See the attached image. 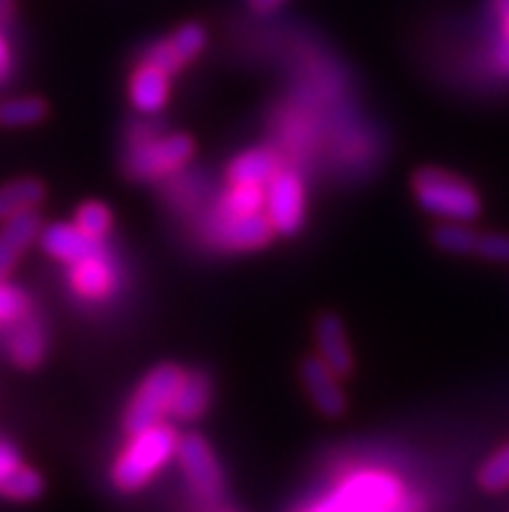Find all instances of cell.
Returning a JSON list of instances; mask_svg holds the SVG:
<instances>
[{
	"label": "cell",
	"instance_id": "cell-30",
	"mask_svg": "<svg viewBox=\"0 0 509 512\" xmlns=\"http://www.w3.org/2000/svg\"><path fill=\"white\" fill-rule=\"evenodd\" d=\"M16 466H19V453L8 442H0V481L6 479Z\"/></svg>",
	"mask_w": 509,
	"mask_h": 512
},
{
	"label": "cell",
	"instance_id": "cell-29",
	"mask_svg": "<svg viewBox=\"0 0 509 512\" xmlns=\"http://www.w3.org/2000/svg\"><path fill=\"white\" fill-rule=\"evenodd\" d=\"M491 11L502 21V42L497 47V68L509 76V0H491Z\"/></svg>",
	"mask_w": 509,
	"mask_h": 512
},
{
	"label": "cell",
	"instance_id": "cell-34",
	"mask_svg": "<svg viewBox=\"0 0 509 512\" xmlns=\"http://www.w3.org/2000/svg\"><path fill=\"white\" fill-rule=\"evenodd\" d=\"M13 11H16V3H13V0H0V21L11 19Z\"/></svg>",
	"mask_w": 509,
	"mask_h": 512
},
{
	"label": "cell",
	"instance_id": "cell-31",
	"mask_svg": "<svg viewBox=\"0 0 509 512\" xmlns=\"http://www.w3.org/2000/svg\"><path fill=\"white\" fill-rule=\"evenodd\" d=\"M11 78V47H8V39L0 32V86L6 84Z\"/></svg>",
	"mask_w": 509,
	"mask_h": 512
},
{
	"label": "cell",
	"instance_id": "cell-4",
	"mask_svg": "<svg viewBox=\"0 0 509 512\" xmlns=\"http://www.w3.org/2000/svg\"><path fill=\"white\" fill-rule=\"evenodd\" d=\"M193 151V138L185 136V133L149 138V141H141L133 146L125 169H128V177H133V180H154V177L169 175V172L190 162Z\"/></svg>",
	"mask_w": 509,
	"mask_h": 512
},
{
	"label": "cell",
	"instance_id": "cell-16",
	"mask_svg": "<svg viewBox=\"0 0 509 512\" xmlns=\"http://www.w3.org/2000/svg\"><path fill=\"white\" fill-rule=\"evenodd\" d=\"M278 175V162L271 151L252 149L239 154L229 169L226 177L232 185H268Z\"/></svg>",
	"mask_w": 509,
	"mask_h": 512
},
{
	"label": "cell",
	"instance_id": "cell-14",
	"mask_svg": "<svg viewBox=\"0 0 509 512\" xmlns=\"http://www.w3.org/2000/svg\"><path fill=\"white\" fill-rule=\"evenodd\" d=\"M208 406H211V380L206 372H190V375L185 372V380L174 396L169 414L180 422H198Z\"/></svg>",
	"mask_w": 509,
	"mask_h": 512
},
{
	"label": "cell",
	"instance_id": "cell-28",
	"mask_svg": "<svg viewBox=\"0 0 509 512\" xmlns=\"http://www.w3.org/2000/svg\"><path fill=\"white\" fill-rule=\"evenodd\" d=\"M476 255L491 263H509V234H478Z\"/></svg>",
	"mask_w": 509,
	"mask_h": 512
},
{
	"label": "cell",
	"instance_id": "cell-19",
	"mask_svg": "<svg viewBox=\"0 0 509 512\" xmlns=\"http://www.w3.org/2000/svg\"><path fill=\"white\" fill-rule=\"evenodd\" d=\"M47 117V102L39 97H13L0 102V125L29 128Z\"/></svg>",
	"mask_w": 509,
	"mask_h": 512
},
{
	"label": "cell",
	"instance_id": "cell-12",
	"mask_svg": "<svg viewBox=\"0 0 509 512\" xmlns=\"http://www.w3.org/2000/svg\"><path fill=\"white\" fill-rule=\"evenodd\" d=\"M315 338L320 346V359L328 364L338 377H348L354 372V354L346 341V331L338 315L325 312L315 323Z\"/></svg>",
	"mask_w": 509,
	"mask_h": 512
},
{
	"label": "cell",
	"instance_id": "cell-1",
	"mask_svg": "<svg viewBox=\"0 0 509 512\" xmlns=\"http://www.w3.org/2000/svg\"><path fill=\"white\" fill-rule=\"evenodd\" d=\"M177 445H180L177 432L162 422L133 435L130 445L123 450V455L117 458L115 468H112L115 487L123 489V492L141 489L172 455H177Z\"/></svg>",
	"mask_w": 509,
	"mask_h": 512
},
{
	"label": "cell",
	"instance_id": "cell-26",
	"mask_svg": "<svg viewBox=\"0 0 509 512\" xmlns=\"http://www.w3.org/2000/svg\"><path fill=\"white\" fill-rule=\"evenodd\" d=\"M29 310V299L21 289L0 281V323H16V320L26 318Z\"/></svg>",
	"mask_w": 509,
	"mask_h": 512
},
{
	"label": "cell",
	"instance_id": "cell-32",
	"mask_svg": "<svg viewBox=\"0 0 509 512\" xmlns=\"http://www.w3.org/2000/svg\"><path fill=\"white\" fill-rule=\"evenodd\" d=\"M312 512H343V507H341V502L336 500V494H333V497H328L323 505H317Z\"/></svg>",
	"mask_w": 509,
	"mask_h": 512
},
{
	"label": "cell",
	"instance_id": "cell-9",
	"mask_svg": "<svg viewBox=\"0 0 509 512\" xmlns=\"http://www.w3.org/2000/svg\"><path fill=\"white\" fill-rule=\"evenodd\" d=\"M39 245L47 255L63 263H78V260L91 258V255H102L104 250L102 240H91L89 234H84L76 224H50V227L39 229Z\"/></svg>",
	"mask_w": 509,
	"mask_h": 512
},
{
	"label": "cell",
	"instance_id": "cell-25",
	"mask_svg": "<svg viewBox=\"0 0 509 512\" xmlns=\"http://www.w3.org/2000/svg\"><path fill=\"white\" fill-rule=\"evenodd\" d=\"M206 29L200 24H195V21H190V24H182L177 32L169 37V42H172V47L177 50V55H180L185 63H190L193 58H198L200 52H203V47H206Z\"/></svg>",
	"mask_w": 509,
	"mask_h": 512
},
{
	"label": "cell",
	"instance_id": "cell-24",
	"mask_svg": "<svg viewBox=\"0 0 509 512\" xmlns=\"http://www.w3.org/2000/svg\"><path fill=\"white\" fill-rule=\"evenodd\" d=\"M76 227L89 234L91 240H104V234L112 227V211L99 201L84 203L76 211Z\"/></svg>",
	"mask_w": 509,
	"mask_h": 512
},
{
	"label": "cell",
	"instance_id": "cell-2",
	"mask_svg": "<svg viewBox=\"0 0 509 512\" xmlns=\"http://www.w3.org/2000/svg\"><path fill=\"white\" fill-rule=\"evenodd\" d=\"M413 195L424 211L445 221H473L481 214V198L471 182L445 169L426 167L413 175Z\"/></svg>",
	"mask_w": 509,
	"mask_h": 512
},
{
	"label": "cell",
	"instance_id": "cell-15",
	"mask_svg": "<svg viewBox=\"0 0 509 512\" xmlns=\"http://www.w3.org/2000/svg\"><path fill=\"white\" fill-rule=\"evenodd\" d=\"M45 195V182L37 180V177H19V180L0 185V221L34 211L39 203L45 201Z\"/></svg>",
	"mask_w": 509,
	"mask_h": 512
},
{
	"label": "cell",
	"instance_id": "cell-22",
	"mask_svg": "<svg viewBox=\"0 0 509 512\" xmlns=\"http://www.w3.org/2000/svg\"><path fill=\"white\" fill-rule=\"evenodd\" d=\"M45 484H42V476L37 471L26 466H16L6 479L0 481V494L8 497V500H16V502H32L37 500L39 494H42Z\"/></svg>",
	"mask_w": 509,
	"mask_h": 512
},
{
	"label": "cell",
	"instance_id": "cell-3",
	"mask_svg": "<svg viewBox=\"0 0 509 512\" xmlns=\"http://www.w3.org/2000/svg\"><path fill=\"white\" fill-rule=\"evenodd\" d=\"M185 380V370L177 364H159L138 385L136 396L125 411V432L130 437L162 422V416L169 414L172 401Z\"/></svg>",
	"mask_w": 509,
	"mask_h": 512
},
{
	"label": "cell",
	"instance_id": "cell-8",
	"mask_svg": "<svg viewBox=\"0 0 509 512\" xmlns=\"http://www.w3.org/2000/svg\"><path fill=\"white\" fill-rule=\"evenodd\" d=\"M273 229L268 214H245V216H234V219H221V224L216 227V234L213 240L221 250H234V253H242V250H258V247H265L273 240Z\"/></svg>",
	"mask_w": 509,
	"mask_h": 512
},
{
	"label": "cell",
	"instance_id": "cell-23",
	"mask_svg": "<svg viewBox=\"0 0 509 512\" xmlns=\"http://www.w3.org/2000/svg\"><path fill=\"white\" fill-rule=\"evenodd\" d=\"M478 484L484 492L491 494L509 489V442L478 468Z\"/></svg>",
	"mask_w": 509,
	"mask_h": 512
},
{
	"label": "cell",
	"instance_id": "cell-10",
	"mask_svg": "<svg viewBox=\"0 0 509 512\" xmlns=\"http://www.w3.org/2000/svg\"><path fill=\"white\" fill-rule=\"evenodd\" d=\"M336 377V372L330 370L320 357H307L302 362L304 388L310 390V398L317 409L330 419H338L346 411V396H343Z\"/></svg>",
	"mask_w": 509,
	"mask_h": 512
},
{
	"label": "cell",
	"instance_id": "cell-17",
	"mask_svg": "<svg viewBox=\"0 0 509 512\" xmlns=\"http://www.w3.org/2000/svg\"><path fill=\"white\" fill-rule=\"evenodd\" d=\"M8 354L11 362L21 370H34L42 364L47 354V336L39 323H26L21 325L19 331L13 333L8 341Z\"/></svg>",
	"mask_w": 509,
	"mask_h": 512
},
{
	"label": "cell",
	"instance_id": "cell-18",
	"mask_svg": "<svg viewBox=\"0 0 509 512\" xmlns=\"http://www.w3.org/2000/svg\"><path fill=\"white\" fill-rule=\"evenodd\" d=\"M73 286L84 297L102 299L110 294L112 289V271L107 266V260L102 255H91V258L78 260L73 263Z\"/></svg>",
	"mask_w": 509,
	"mask_h": 512
},
{
	"label": "cell",
	"instance_id": "cell-33",
	"mask_svg": "<svg viewBox=\"0 0 509 512\" xmlns=\"http://www.w3.org/2000/svg\"><path fill=\"white\" fill-rule=\"evenodd\" d=\"M278 3H281V0H250V6L255 8V11H258V13L273 11V8H276Z\"/></svg>",
	"mask_w": 509,
	"mask_h": 512
},
{
	"label": "cell",
	"instance_id": "cell-20",
	"mask_svg": "<svg viewBox=\"0 0 509 512\" xmlns=\"http://www.w3.org/2000/svg\"><path fill=\"white\" fill-rule=\"evenodd\" d=\"M434 245L452 255H476L478 232L465 221H447L434 229Z\"/></svg>",
	"mask_w": 509,
	"mask_h": 512
},
{
	"label": "cell",
	"instance_id": "cell-13",
	"mask_svg": "<svg viewBox=\"0 0 509 512\" xmlns=\"http://www.w3.org/2000/svg\"><path fill=\"white\" fill-rule=\"evenodd\" d=\"M169 97V73L156 65L143 63L130 81V99L143 115H154L167 104Z\"/></svg>",
	"mask_w": 509,
	"mask_h": 512
},
{
	"label": "cell",
	"instance_id": "cell-27",
	"mask_svg": "<svg viewBox=\"0 0 509 512\" xmlns=\"http://www.w3.org/2000/svg\"><path fill=\"white\" fill-rule=\"evenodd\" d=\"M143 63H149V65H156V68H162L164 73H177L182 71V65H185V60L177 55V50L172 47V42L167 39H159L156 45L149 47V52H146V60Z\"/></svg>",
	"mask_w": 509,
	"mask_h": 512
},
{
	"label": "cell",
	"instance_id": "cell-21",
	"mask_svg": "<svg viewBox=\"0 0 509 512\" xmlns=\"http://www.w3.org/2000/svg\"><path fill=\"white\" fill-rule=\"evenodd\" d=\"M263 203V185H234V188L221 198L219 219H234V216L255 214V211H260Z\"/></svg>",
	"mask_w": 509,
	"mask_h": 512
},
{
	"label": "cell",
	"instance_id": "cell-6",
	"mask_svg": "<svg viewBox=\"0 0 509 512\" xmlns=\"http://www.w3.org/2000/svg\"><path fill=\"white\" fill-rule=\"evenodd\" d=\"M343 512H390L403 500V487L393 476L359 474L336 492Z\"/></svg>",
	"mask_w": 509,
	"mask_h": 512
},
{
	"label": "cell",
	"instance_id": "cell-5",
	"mask_svg": "<svg viewBox=\"0 0 509 512\" xmlns=\"http://www.w3.org/2000/svg\"><path fill=\"white\" fill-rule=\"evenodd\" d=\"M177 461H180L182 471H185L187 481L193 484L195 494L200 500L216 502L224 494V474L216 461L213 450L208 448V442L200 435H187L177 445Z\"/></svg>",
	"mask_w": 509,
	"mask_h": 512
},
{
	"label": "cell",
	"instance_id": "cell-11",
	"mask_svg": "<svg viewBox=\"0 0 509 512\" xmlns=\"http://www.w3.org/2000/svg\"><path fill=\"white\" fill-rule=\"evenodd\" d=\"M39 229H42V219H39L37 208L3 221V229H0V281H6L8 273L16 268L21 253L39 237Z\"/></svg>",
	"mask_w": 509,
	"mask_h": 512
},
{
	"label": "cell",
	"instance_id": "cell-7",
	"mask_svg": "<svg viewBox=\"0 0 509 512\" xmlns=\"http://www.w3.org/2000/svg\"><path fill=\"white\" fill-rule=\"evenodd\" d=\"M265 206H268V219L273 229L284 237H294L304 224V185L294 172H278L268 182V193H265Z\"/></svg>",
	"mask_w": 509,
	"mask_h": 512
}]
</instances>
